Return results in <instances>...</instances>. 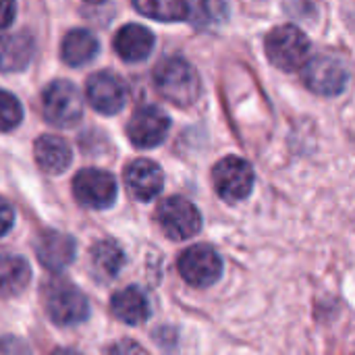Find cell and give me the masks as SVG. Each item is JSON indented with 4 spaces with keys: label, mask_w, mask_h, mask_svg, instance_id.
<instances>
[{
    "label": "cell",
    "mask_w": 355,
    "mask_h": 355,
    "mask_svg": "<svg viewBox=\"0 0 355 355\" xmlns=\"http://www.w3.org/2000/svg\"><path fill=\"white\" fill-rule=\"evenodd\" d=\"M156 92L175 106H191L202 94V83L198 71L181 56L164 58L154 69Z\"/></svg>",
    "instance_id": "cell-1"
},
{
    "label": "cell",
    "mask_w": 355,
    "mask_h": 355,
    "mask_svg": "<svg viewBox=\"0 0 355 355\" xmlns=\"http://www.w3.org/2000/svg\"><path fill=\"white\" fill-rule=\"evenodd\" d=\"M268 60L281 71H297L306 64L310 54L308 35L295 25H279L268 31L264 40Z\"/></svg>",
    "instance_id": "cell-2"
},
{
    "label": "cell",
    "mask_w": 355,
    "mask_h": 355,
    "mask_svg": "<svg viewBox=\"0 0 355 355\" xmlns=\"http://www.w3.org/2000/svg\"><path fill=\"white\" fill-rule=\"evenodd\" d=\"M44 306L50 320L58 327H75L89 316L85 295L69 281H52L44 291Z\"/></svg>",
    "instance_id": "cell-3"
},
{
    "label": "cell",
    "mask_w": 355,
    "mask_h": 355,
    "mask_svg": "<svg viewBox=\"0 0 355 355\" xmlns=\"http://www.w3.org/2000/svg\"><path fill=\"white\" fill-rule=\"evenodd\" d=\"M304 83L320 96H339L349 81V69L345 60L333 52H322L306 60L302 69Z\"/></svg>",
    "instance_id": "cell-4"
},
{
    "label": "cell",
    "mask_w": 355,
    "mask_h": 355,
    "mask_svg": "<svg viewBox=\"0 0 355 355\" xmlns=\"http://www.w3.org/2000/svg\"><path fill=\"white\" fill-rule=\"evenodd\" d=\"M42 114L54 127H73L83 114V98L79 89L67 79L52 81L42 92Z\"/></svg>",
    "instance_id": "cell-5"
},
{
    "label": "cell",
    "mask_w": 355,
    "mask_h": 355,
    "mask_svg": "<svg viewBox=\"0 0 355 355\" xmlns=\"http://www.w3.org/2000/svg\"><path fill=\"white\" fill-rule=\"evenodd\" d=\"M156 223L168 239L185 241V239H191L200 233L202 214L189 200L173 196V198H166L158 204Z\"/></svg>",
    "instance_id": "cell-6"
},
{
    "label": "cell",
    "mask_w": 355,
    "mask_h": 355,
    "mask_svg": "<svg viewBox=\"0 0 355 355\" xmlns=\"http://www.w3.org/2000/svg\"><path fill=\"white\" fill-rule=\"evenodd\" d=\"M212 183L223 200L241 202L252 193L256 175L248 160L239 156H225L212 168Z\"/></svg>",
    "instance_id": "cell-7"
},
{
    "label": "cell",
    "mask_w": 355,
    "mask_h": 355,
    "mask_svg": "<svg viewBox=\"0 0 355 355\" xmlns=\"http://www.w3.org/2000/svg\"><path fill=\"white\" fill-rule=\"evenodd\" d=\"M119 187L114 177L102 168H83L73 179V196L75 200L94 210L110 208L116 200Z\"/></svg>",
    "instance_id": "cell-8"
},
{
    "label": "cell",
    "mask_w": 355,
    "mask_h": 355,
    "mask_svg": "<svg viewBox=\"0 0 355 355\" xmlns=\"http://www.w3.org/2000/svg\"><path fill=\"white\" fill-rule=\"evenodd\" d=\"M168 129H171V119L156 104H146L137 108L127 123V135L131 144L141 150L160 146L166 139Z\"/></svg>",
    "instance_id": "cell-9"
},
{
    "label": "cell",
    "mask_w": 355,
    "mask_h": 355,
    "mask_svg": "<svg viewBox=\"0 0 355 355\" xmlns=\"http://www.w3.org/2000/svg\"><path fill=\"white\" fill-rule=\"evenodd\" d=\"M179 275L191 287H212L223 277V260L210 245H193L181 254Z\"/></svg>",
    "instance_id": "cell-10"
},
{
    "label": "cell",
    "mask_w": 355,
    "mask_h": 355,
    "mask_svg": "<svg viewBox=\"0 0 355 355\" xmlns=\"http://www.w3.org/2000/svg\"><path fill=\"white\" fill-rule=\"evenodd\" d=\"M85 94L92 108L102 114H116L127 102V85L112 71H98L89 75Z\"/></svg>",
    "instance_id": "cell-11"
},
{
    "label": "cell",
    "mask_w": 355,
    "mask_h": 355,
    "mask_svg": "<svg viewBox=\"0 0 355 355\" xmlns=\"http://www.w3.org/2000/svg\"><path fill=\"white\" fill-rule=\"evenodd\" d=\"M125 187L133 200L152 202L164 187V173L154 160L148 158L133 160L125 168Z\"/></svg>",
    "instance_id": "cell-12"
},
{
    "label": "cell",
    "mask_w": 355,
    "mask_h": 355,
    "mask_svg": "<svg viewBox=\"0 0 355 355\" xmlns=\"http://www.w3.org/2000/svg\"><path fill=\"white\" fill-rule=\"evenodd\" d=\"M75 239L60 231H44L35 239V256L50 272L64 270L75 260Z\"/></svg>",
    "instance_id": "cell-13"
},
{
    "label": "cell",
    "mask_w": 355,
    "mask_h": 355,
    "mask_svg": "<svg viewBox=\"0 0 355 355\" xmlns=\"http://www.w3.org/2000/svg\"><path fill=\"white\" fill-rule=\"evenodd\" d=\"M154 44H156L154 33L148 27L137 25V23H129L121 27L114 35V50L127 62L146 60L152 54Z\"/></svg>",
    "instance_id": "cell-14"
},
{
    "label": "cell",
    "mask_w": 355,
    "mask_h": 355,
    "mask_svg": "<svg viewBox=\"0 0 355 355\" xmlns=\"http://www.w3.org/2000/svg\"><path fill=\"white\" fill-rule=\"evenodd\" d=\"M33 156L37 166L48 175L64 173L73 162L71 146L58 135H42L33 144Z\"/></svg>",
    "instance_id": "cell-15"
},
{
    "label": "cell",
    "mask_w": 355,
    "mask_h": 355,
    "mask_svg": "<svg viewBox=\"0 0 355 355\" xmlns=\"http://www.w3.org/2000/svg\"><path fill=\"white\" fill-rule=\"evenodd\" d=\"M110 310L121 322L131 327L144 324L150 318V302L139 287H125L116 291L112 295Z\"/></svg>",
    "instance_id": "cell-16"
},
{
    "label": "cell",
    "mask_w": 355,
    "mask_h": 355,
    "mask_svg": "<svg viewBox=\"0 0 355 355\" xmlns=\"http://www.w3.org/2000/svg\"><path fill=\"white\" fill-rule=\"evenodd\" d=\"M33 50V37L27 33H0V71H23L29 64Z\"/></svg>",
    "instance_id": "cell-17"
},
{
    "label": "cell",
    "mask_w": 355,
    "mask_h": 355,
    "mask_svg": "<svg viewBox=\"0 0 355 355\" xmlns=\"http://www.w3.org/2000/svg\"><path fill=\"white\" fill-rule=\"evenodd\" d=\"M100 52L98 37L87 29H73L60 44V56L71 67H83L94 60Z\"/></svg>",
    "instance_id": "cell-18"
},
{
    "label": "cell",
    "mask_w": 355,
    "mask_h": 355,
    "mask_svg": "<svg viewBox=\"0 0 355 355\" xmlns=\"http://www.w3.org/2000/svg\"><path fill=\"white\" fill-rule=\"evenodd\" d=\"M31 281L29 264L15 254L0 252V297L8 300L19 295Z\"/></svg>",
    "instance_id": "cell-19"
},
{
    "label": "cell",
    "mask_w": 355,
    "mask_h": 355,
    "mask_svg": "<svg viewBox=\"0 0 355 355\" xmlns=\"http://www.w3.org/2000/svg\"><path fill=\"white\" fill-rule=\"evenodd\" d=\"M92 260V270L100 281H110L114 279L125 262L123 248L114 239H100L89 254Z\"/></svg>",
    "instance_id": "cell-20"
},
{
    "label": "cell",
    "mask_w": 355,
    "mask_h": 355,
    "mask_svg": "<svg viewBox=\"0 0 355 355\" xmlns=\"http://www.w3.org/2000/svg\"><path fill=\"white\" fill-rule=\"evenodd\" d=\"M133 8L158 21H183L189 17V4L181 0H141L133 2Z\"/></svg>",
    "instance_id": "cell-21"
},
{
    "label": "cell",
    "mask_w": 355,
    "mask_h": 355,
    "mask_svg": "<svg viewBox=\"0 0 355 355\" xmlns=\"http://www.w3.org/2000/svg\"><path fill=\"white\" fill-rule=\"evenodd\" d=\"M23 121V106L10 92L0 89V131H12Z\"/></svg>",
    "instance_id": "cell-22"
},
{
    "label": "cell",
    "mask_w": 355,
    "mask_h": 355,
    "mask_svg": "<svg viewBox=\"0 0 355 355\" xmlns=\"http://www.w3.org/2000/svg\"><path fill=\"white\" fill-rule=\"evenodd\" d=\"M0 355H31V349L19 337H0Z\"/></svg>",
    "instance_id": "cell-23"
},
{
    "label": "cell",
    "mask_w": 355,
    "mask_h": 355,
    "mask_svg": "<svg viewBox=\"0 0 355 355\" xmlns=\"http://www.w3.org/2000/svg\"><path fill=\"white\" fill-rule=\"evenodd\" d=\"M104 355H141V349H139V345H137L135 341H131V339H121V341L112 343V345L106 349V354Z\"/></svg>",
    "instance_id": "cell-24"
},
{
    "label": "cell",
    "mask_w": 355,
    "mask_h": 355,
    "mask_svg": "<svg viewBox=\"0 0 355 355\" xmlns=\"http://www.w3.org/2000/svg\"><path fill=\"white\" fill-rule=\"evenodd\" d=\"M12 223H15L12 206H10L4 198H0V237H2V235H6V233L10 231Z\"/></svg>",
    "instance_id": "cell-25"
},
{
    "label": "cell",
    "mask_w": 355,
    "mask_h": 355,
    "mask_svg": "<svg viewBox=\"0 0 355 355\" xmlns=\"http://www.w3.org/2000/svg\"><path fill=\"white\" fill-rule=\"evenodd\" d=\"M17 4L15 2H0V29L8 27L15 19Z\"/></svg>",
    "instance_id": "cell-26"
},
{
    "label": "cell",
    "mask_w": 355,
    "mask_h": 355,
    "mask_svg": "<svg viewBox=\"0 0 355 355\" xmlns=\"http://www.w3.org/2000/svg\"><path fill=\"white\" fill-rule=\"evenodd\" d=\"M50 355H83V354H79V352H75V349H69V347H58V349H54Z\"/></svg>",
    "instance_id": "cell-27"
}]
</instances>
